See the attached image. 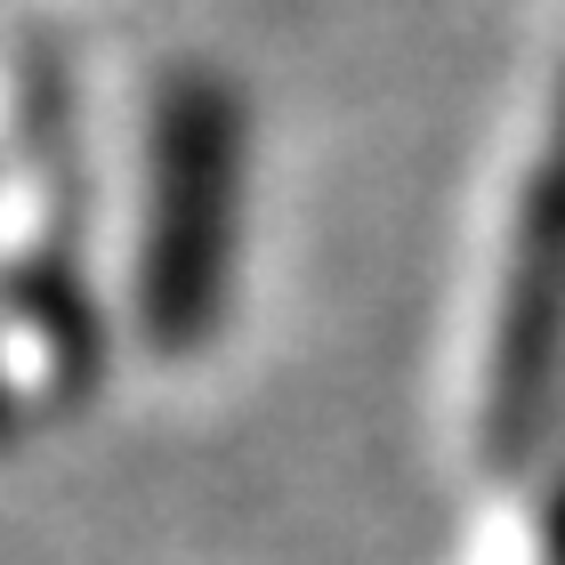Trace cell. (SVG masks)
<instances>
[{
    "label": "cell",
    "instance_id": "cell-1",
    "mask_svg": "<svg viewBox=\"0 0 565 565\" xmlns=\"http://www.w3.org/2000/svg\"><path fill=\"white\" fill-rule=\"evenodd\" d=\"M243 170L250 114L218 73H170L146 121V211H138V331L153 355L218 340L243 267Z\"/></svg>",
    "mask_w": 565,
    "mask_h": 565
},
{
    "label": "cell",
    "instance_id": "cell-2",
    "mask_svg": "<svg viewBox=\"0 0 565 565\" xmlns=\"http://www.w3.org/2000/svg\"><path fill=\"white\" fill-rule=\"evenodd\" d=\"M557 420H565V82L550 97L542 153H533L518 218H509V267L493 299L484 413H477L484 469L493 477L533 469Z\"/></svg>",
    "mask_w": 565,
    "mask_h": 565
},
{
    "label": "cell",
    "instance_id": "cell-3",
    "mask_svg": "<svg viewBox=\"0 0 565 565\" xmlns=\"http://www.w3.org/2000/svg\"><path fill=\"white\" fill-rule=\"evenodd\" d=\"M9 307H17V323L33 331V348L49 364V388L89 396L97 372H106V316H97V299H89V282H82L65 243H33V259L9 267Z\"/></svg>",
    "mask_w": 565,
    "mask_h": 565
},
{
    "label": "cell",
    "instance_id": "cell-4",
    "mask_svg": "<svg viewBox=\"0 0 565 565\" xmlns=\"http://www.w3.org/2000/svg\"><path fill=\"white\" fill-rule=\"evenodd\" d=\"M542 565H565V469L550 477V493H542Z\"/></svg>",
    "mask_w": 565,
    "mask_h": 565
},
{
    "label": "cell",
    "instance_id": "cell-5",
    "mask_svg": "<svg viewBox=\"0 0 565 565\" xmlns=\"http://www.w3.org/2000/svg\"><path fill=\"white\" fill-rule=\"evenodd\" d=\"M17 436V388H9V372H0V445Z\"/></svg>",
    "mask_w": 565,
    "mask_h": 565
}]
</instances>
